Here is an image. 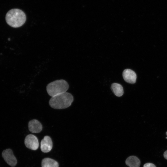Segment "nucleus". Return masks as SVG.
<instances>
[{
    "label": "nucleus",
    "instance_id": "nucleus-1",
    "mask_svg": "<svg viewBox=\"0 0 167 167\" xmlns=\"http://www.w3.org/2000/svg\"><path fill=\"white\" fill-rule=\"evenodd\" d=\"M5 19L7 23L10 26L17 28L24 24L26 20V15L20 9H12L6 14Z\"/></svg>",
    "mask_w": 167,
    "mask_h": 167
},
{
    "label": "nucleus",
    "instance_id": "nucleus-2",
    "mask_svg": "<svg viewBox=\"0 0 167 167\" xmlns=\"http://www.w3.org/2000/svg\"><path fill=\"white\" fill-rule=\"evenodd\" d=\"M73 101L72 95L66 92L52 97L49 104L51 107L54 109H64L71 106Z\"/></svg>",
    "mask_w": 167,
    "mask_h": 167
},
{
    "label": "nucleus",
    "instance_id": "nucleus-3",
    "mask_svg": "<svg viewBox=\"0 0 167 167\" xmlns=\"http://www.w3.org/2000/svg\"><path fill=\"white\" fill-rule=\"evenodd\" d=\"M69 87L68 83L65 80H57L49 84L46 90L48 94L53 97L66 92Z\"/></svg>",
    "mask_w": 167,
    "mask_h": 167
},
{
    "label": "nucleus",
    "instance_id": "nucleus-4",
    "mask_svg": "<svg viewBox=\"0 0 167 167\" xmlns=\"http://www.w3.org/2000/svg\"><path fill=\"white\" fill-rule=\"evenodd\" d=\"M2 155L5 161L9 165L12 167L16 165L17 161L11 149H7L3 150Z\"/></svg>",
    "mask_w": 167,
    "mask_h": 167
},
{
    "label": "nucleus",
    "instance_id": "nucleus-5",
    "mask_svg": "<svg viewBox=\"0 0 167 167\" xmlns=\"http://www.w3.org/2000/svg\"><path fill=\"white\" fill-rule=\"evenodd\" d=\"M24 143L28 148L36 150L39 147V142L37 138L34 135L29 134L27 135L24 140Z\"/></svg>",
    "mask_w": 167,
    "mask_h": 167
},
{
    "label": "nucleus",
    "instance_id": "nucleus-6",
    "mask_svg": "<svg viewBox=\"0 0 167 167\" xmlns=\"http://www.w3.org/2000/svg\"><path fill=\"white\" fill-rule=\"evenodd\" d=\"M122 76L124 80L126 82L133 84L135 83L137 76L135 73L130 69L124 70L122 73Z\"/></svg>",
    "mask_w": 167,
    "mask_h": 167
},
{
    "label": "nucleus",
    "instance_id": "nucleus-7",
    "mask_svg": "<svg viewBox=\"0 0 167 167\" xmlns=\"http://www.w3.org/2000/svg\"><path fill=\"white\" fill-rule=\"evenodd\" d=\"M53 143L50 137L48 136H45L41 143V149L44 152H48L52 149Z\"/></svg>",
    "mask_w": 167,
    "mask_h": 167
},
{
    "label": "nucleus",
    "instance_id": "nucleus-8",
    "mask_svg": "<svg viewBox=\"0 0 167 167\" xmlns=\"http://www.w3.org/2000/svg\"><path fill=\"white\" fill-rule=\"evenodd\" d=\"M29 131L33 133H39L42 130V126L40 122L36 119L30 121L28 124Z\"/></svg>",
    "mask_w": 167,
    "mask_h": 167
},
{
    "label": "nucleus",
    "instance_id": "nucleus-9",
    "mask_svg": "<svg viewBox=\"0 0 167 167\" xmlns=\"http://www.w3.org/2000/svg\"><path fill=\"white\" fill-rule=\"evenodd\" d=\"M125 163L126 165L129 167H139L140 161L137 156H131L127 158Z\"/></svg>",
    "mask_w": 167,
    "mask_h": 167
},
{
    "label": "nucleus",
    "instance_id": "nucleus-10",
    "mask_svg": "<svg viewBox=\"0 0 167 167\" xmlns=\"http://www.w3.org/2000/svg\"><path fill=\"white\" fill-rule=\"evenodd\" d=\"M42 167H58V162L55 160L49 158L43 159L41 162Z\"/></svg>",
    "mask_w": 167,
    "mask_h": 167
},
{
    "label": "nucleus",
    "instance_id": "nucleus-11",
    "mask_svg": "<svg viewBox=\"0 0 167 167\" xmlns=\"http://www.w3.org/2000/svg\"><path fill=\"white\" fill-rule=\"evenodd\" d=\"M111 88L114 94L117 96H121L123 94V87L119 84L116 83L112 84L111 86Z\"/></svg>",
    "mask_w": 167,
    "mask_h": 167
},
{
    "label": "nucleus",
    "instance_id": "nucleus-12",
    "mask_svg": "<svg viewBox=\"0 0 167 167\" xmlns=\"http://www.w3.org/2000/svg\"><path fill=\"white\" fill-rule=\"evenodd\" d=\"M143 167H156V166L153 164L147 163L144 165Z\"/></svg>",
    "mask_w": 167,
    "mask_h": 167
},
{
    "label": "nucleus",
    "instance_id": "nucleus-13",
    "mask_svg": "<svg viewBox=\"0 0 167 167\" xmlns=\"http://www.w3.org/2000/svg\"><path fill=\"white\" fill-rule=\"evenodd\" d=\"M163 156L164 158L167 160V150L164 152Z\"/></svg>",
    "mask_w": 167,
    "mask_h": 167
},
{
    "label": "nucleus",
    "instance_id": "nucleus-14",
    "mask_svg": "<svg viewBox=\"0 0 167 167\" xmlns=\"http://www.w3.org/2000/svg\"><path fill=\"white\" fill-rule=\"evenodd\" d=\"M166 135H167V131L166 132Z\"/></svg>",
    "mask_w": 167,
    "mask_h": 167
}]
</instances>
